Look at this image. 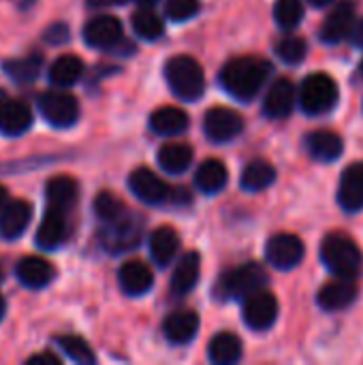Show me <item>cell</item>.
<instances>
[{"instance_id": "c3c4849f", "label": "cell", "mask_w": 363, "mask_h": 365, "mask_svg": "<svg viewBox=\"0 0 363 365\" xmlns=\"http://www.w3.org/2000/svg\"><path fill=\"white\" fill-rule=\"evenodd\" d=\"M359 68H362V73H363V60H362V64H359Z\"/></svg>"}, {"instance_id": "9a60e30c", "label": "cell", "mask_w": 363, "mask_h": 365, "mask_svg": "<svg viewBox=\"0 0 363 365\" xmlns=\"http://www.w3.org/2000/svg\"><path fill=\"white\" fill-rule=\"evenodd\" d=\"M66 235H68L66 212L47 205V212H45V216H43V220L39 225L36 237H34L36 244L43 250H53V248H60L64 244Z\"/></svg>"}, {"instance_id": "ab89813d", "label": "cell", "mask_w": 363, "mask_h": 365, "mask_svg": "<svg viewBox=\"0 0 363 365\" xmlns=\"http://www.w3.org/2000/svg\"><path fill=\"white\" fill-rule=\"evenodd\" d=\"M45 36H47L49 43H64L66 36H68V30H66V26H62V24H53V26L47 30Z\"/></svg>"}, {"instance_id": "7a4b0ae2", "label": "cell", "mask_w": 363, "mask_h": 365, "mask_svg": "<svg viewBox=\"0 0 363 365\" xmlns=\"http://www.w3.org/2000/svg\"><path fill=\"white\" fill-rule=\"evenodd\" d=\"M321 259L325 267L340 278H357L363 267L359 246L344 233H329L321 244Z\"/></svg>"}, {"instance_id": "30bf717a", "label": "cell", "mask_w": 363, "mask_h": 365, "mask_svg": "<svg viewBox=\"0 0 363 365\" xmlns=\"http://www.w3.org/2000/svg\"><path fill=\"white\" fill-rule=\"evenodd\" d=\"M128 188L133 190V195L148 203V205H160L169 199V186L148 167H139L131 173L128 178Z\"/></svg>"}, {"instance_id": "d590c367", "label": "cell", "mask_w": 363, "mask_h": 365, "mask_svg": "<svg viewBox=\"0 0 363 365\" xmlns=\"http://www.w3.org/2000/svg\"><path fill=\"white\" fill-rule=\"evenodd\" d=\"M306 51H308V45L302 36H285L276 45V56L285 64H300L306 58Z\"/></svg>"}, {"instance_id": "4fadbf2b", "label": "cell", "mask_w": 363, "mask_h": 365, "mask_svg": "<svg viewBox=\"0 0 363 365\" xmlns=\"http://www.w3.org/2000/svg\"><path fill=\"white\" fill-rule=\"evenodd\" d=\"M357 295H359V289H357L355 278H340L338 276V280L327 282L319 291L317 304L327 312H338V310L349 308L357 299Z\"/></svg>"}, {"instance_id": "681fc988", "label": "cell", "mask_w": 363, "mask_h": 365, "mask_svg": "<svg viewBox=\"0 0 363 365\" xmlns=\"http://www.w3.org/2000/svg\"><path fill=\"white\" fill-rule=\"evenodd\" d=\"M0 278H2V272H0Z\"/></svg>"}, {"instance_id": "d4e9b609", "label": "cell", "mask_w": 363, "mask_h": 365, "mask_svg": "<svg viewBox=\"0 0 363 365\" xmlns=\"http://www.w3.org/2000/svg\"><path fill=\"white\" fill-rule=\"evenodd\" d=\"M150 128L156 135L173 137L188 128V115L184 109H178V107H160L150 115Z\"/></svg>"}, {"instance_id": "2e32d148", "label": "cell", "mask_w": 363, "mask_h": 365, "mask_svg": "<svg viewBox=\"0 0 363 365\" xmlns=\"http://www.w3.org/2000/svg\"><path fill=\"white\" fill-rule=\"evenodd\" d=\"M338 203L349 214L363 210V163H353L344 169L338 186Z\"/></svg>"}, {"instance_id": "3957f363", "label": "cell", "mask_w": 363, "mask_h": 365, "mask_svg": "<svg viewBox=\"0 0 363 365\" xmlns=\"http://www.w3.org/2000/svg\"><path fill=\"white\" fill-rule=\"evenodd\" d=\"M165 79L182 101H199L205 92V75L201 64L190 56H175L165 64Z\"/></svg>"}, {"instance_id": "277c9868", "label": "cell", "mask_w": 363, "mask_h": 365, "mask_svg": "<svg viewBox=\"0 0 363 365\" xmlns=\"http://www.w3.org/2000/svg\"><path fill=\"white\" fill-rule=\"evenodd\" d=\"M338 103V83L327 73H312L302 81L300 105L308 115L327 113Z\"/></svg>"}, {"instance_id": "7bdbcfd3", "label": "cell", "mask_w": 363, "mask_h": 365, "mask_svg": "<svg viewBox=\"0 0 363 365\" xmlns=\"http://www.w3.org/2000/svg\"><path fill=\"white\" fill-rule=\"evenodd\" d=\"M92 9H101V6H113V4H124L126 0H86Z\"/></svg>"}, {"instance_id": "8fae6325", "label": "cell", "mask_w": 363, "mask_h": 365, "mask_svg": "<svg viewBox=\"0 0 363 365\" xmlns=\"http://www.w3.org/2000/svg\"><path fill=\"white\" fill-rule=\"evenodd\" d=\"M32 124V111L24 101L11 98L0 90V133L9 137L24 135Z\"/></svg>"}, {"instance_id": "8992f818", "label": "cell", "mask_w": 363, "mask_h": 365, "mask_svg": "<svg viewBox=\"0 0 363 365\" xmlns=\"http://www.w3.org/2000/svg\"><path fill=\"white\" fill-rule=\"evenodd\" d=\"M39 111L41 115L58 128L73 126L79 118V103L73 94L68 92H45L39 98Z\"/></svg>"}, {"instance_id": "e0dca14e", "label": "cell", "mask_w": 363, "mask_h": 365, "mask_svg": "<svg viewBox=\"0 0 363 365\" xmlns=\"http://www.w3.org/2000/svg\"><path fill=\"white\" fill-rule=\"evenodd\" d=\"M32 220V205L28 201H6L0 210V237L17 240Z\"/></svg>"}, {"instance_id": "60d3db41", "label": "cell", "mask_w": 363, "mask_h": 365, "mask_svg": "<svg viewBox=\"0 0 363 365\" xmlns=\"http://www.w3.org/2000/svg\"><path fill=\"white\" fill-rule=\"evenodd\" d=\"M28 364L30 365H60V359H58L53 353H39V355L30 357V359H28Z\"/></svg>"}, {"instance_id": "ee69618b", "label": "cell", "mask_w": 363, "mask_h": 365, "mask_svg": "<svg viewBox=\"0 0 363 365\" xmlns=\"http://www.w3.org/2000/svg\"><path fill=\"white\" fill-rule=\"evenodd\" d=\"M308 2H310L312 6H317V9H323V6H329L334 0H308Z\"/></svg>"}, {"instance_id": "6da1fadb", "label": "cell", "mask_w": 363, "mask_h": 365, "mask_svg": "<svg viewBox=\"0 0 363 365\" xmlns=\"http://www.w3.org/2000/svg\"><path fill=\"white\" fill-rule=\"evenodd\" d=\"M272 73V64L263 58L244 56L233 58L225 64L220 73L223 88L237 101H252L265 86Z\"/></svg>"}, {"instance_id": "d6986e66", "label": "cell", "mask_w": 363, "mask_h": 365, "mask_svg": "<svg viewBox=\"0 0 363 365\" xmlns=\"http://www.w3.org/2000/svg\"><path fill=\"white\" fill-rule=\"evenodd\" d=\"M118 280H120V287L126 295L131 297H139V295H145L152 284H154V274L152 269L141 263V261H126L120 272H118Z\"/></svg>"}, {"instance_id": "4dcf8cb0", "label": "cell", "mask_w": 363, "mask_h": 365, "mask_svg": "<svg viewBox=\"0 0 363 365\" xmlns=\"http://www.w3.org/2000/svg\"><path fill=\"white\" fill-rule=\"evenodd\" d=\"M81 75H83V62L73 53L60 56L49 68V79L58 88H68V86L77 83Z\"/></svg>"}, {"instance_id": "f35d334b", "label": "cell", "mask_w": 363, "mask_h": 365, "mask_svg": "<svg viewBox=\"0 0 363 365\" xmlns=\"http://www.w3.org/2000/svg\"><path fill=\"white\" fill-rule=\"evenodd\" d=\"M199 0H167L165 13L173 21H186L199 13Z\"/></svg>"}, {"instance_id": "cb8c5ba5", "label": "cell", "mask_w": 363, "mask_h": 365, "mask_svg": "<svg viewBox=\"0 0 363 365\" xmlns=\"http://www.w3.org/2000/svg\"><path fill=\"white\" fill-rule=\"evenodd\" d=\"M17 280L26 289H43L53 278V267L39 257H26L17 263Z\"/></svg>"}, {"instance_id": "7c38bea8", "label": "cell", "mask_w": 363, "mask_h": 365, "mask_svg": "<svg viewBox=\"0 0 363 365\" xmlns=\"http://www.w3.org/2000/svg\"><path fill=\"white\" fill-rule=\"evenodd\" d=\"M353 24H355V2L344 0L340 4H336L334 11L325 17L323 26L319 30V38L325 45H336L351 34Z\"/></svg>"}, {"instance_id": "e575fe53", "label": "cell", "mask_w": 363, "mask_h": 365, "mask_svg": "<svg viewBox=\"0 0 363 365\" xmlns=\"http://www.w3.org/2000/svg\"><path fill=\"white\" fill-rule=\"evenodd\" d=\"M274 19L282 30H293L304 19V4L302 0H276L274 4Z\"/></svg>"}, {"instance_id": "f546056e", "label": "cell", "mask_w": 363, "mask_h": 365, "mask_svg": "<svg viewBox=\"0 0 363 365\" xmlns=\"http://www.w3.org/2000/svg\"><path fill=\"white\" fill-rule=\"evenodd\" d=\"M276 182V169L267 160H252L242 171V188L248 192H261Z\"/></svg>"}, {"instance_id": "7402d4cb", "label": "cell", "mask_w": 363, "mask_h": 365, "mask_svg": "<svg viewBox=\"0 0 363 365\" xmlns=\"http://www.w3.org/2000/svg\"><path fill=\"white\" fill-rule=\"evenodd\" d=\"M199 331V317L190 310L173 312L163 323V334L171 344H188Z\"/></svg>"}, {"instance_id": "5b68a950", "label": "cell", "mask_w": 363, "mask_h": 365, "mask_svg": "<svg viewBox=\"0 0 363 365\" xmlns=\"http://www.w3.org/2000/svg\"><path fill=\"white\" fill-rule=\"evenodd\" d=\"M267 284V272L259 263H246L227 272L220 278V293L225 299H246Z\"/></svg>"}, {"instance_id": "4316f807", "label": "cell", "mask_w": 363, "mask_h": 365, "mask_svg": "<svg viewBox=\"0 0 363 365\" xmlns=\"http://www.w3.org/2000/svg\"><path fill=\"white\" fill-rule=\"evenodd\" d=\"M227 182H229V171H227V167H225L220 160H216V158L205 160V163L197 169V173H195V184H197V188H199L201 192H205V195H216V192H220V190L227 186Z\"/></svg>"}, {"instance_id": "d6a6232c", "label": "cell", "mask_w": 363, "mask_h": 365, "mask_svg": "<svg viewBox=\"0 0 363 365\" xmlns=\"http://www.w3.org/2000/svg\"><path fill=\"white\" fill-rule=\"evenodd\" d=\"M133 30L145 41H156L158 36H163L165 24L150 6H143L133 13Z\"/></svg>"}, {"instance_id": "74e56055", "label": "cell", "mask_w": 363, "mask_h": 365, "mask_svg": "<svg viewBox=\"0 0 363 365\" xmlns=\"http://www.w3.org/2000/svg\"><path fill=\"white\" fill-rule=\"evenodd\" d=\"M58 344L73 361H77V364H94V353L88 346L86 340H81L77 336H62V338H58Z\"/></svg>"}, {"instance_id": "ba28073f", "label": "cell", "mask_w": 363, "mask_h": 365, "mask_svg": "<svg viewBox=\"0 0 363 365\" xmlns=\"http://www.w3.org/2000/svg\"><path fill=\"white\" fill-rule=\"evenodd\" d=\"M203 130L214 143H227L244 130V120L237 111L229 107H214L205 113Z\"/></svg>"}, {"instance_id": "1f68e13d", "label": "cell", "mask_w": 363, "mask_h": 365, "mask_svg": "<svg viewBox=\"0 0 363 365\" xmlns=\"http://www.w3.org/2000/svg\"><path fill=\"white\" fill-rule=\"evenodd\" d=\"M193 163V150L184 143H165L158 150V165L167 173H184Z\"/></svg>"}, {"instance_id": "603a6c76", "label": "cell", "mask_w": 363, "mask_h": 365, "mask_svg": "<svg viewBox=\"0 0 363 365\" xmlns=\"http://www.w3.org/2000/svg\"><path fill=\"white\" fill-rule=\"evenodd\" d=\"M199 274H201V257L199 252H186L175 269H173V276H171V291L175 295H186L190 293L195 287H197V280H199Z\"/></svg>"}, {"instance_id": "52a82bcc", "label": "cell", "mask_w": 363, "mask_h": 365, "mask_svg": "<svg viewBox=\"0 0 363 365\" xmlns=\"http://www.w3.org/2000/svg\"><path fill=\"white\" fill-rule=\"evenodd\" d=\"M306 255L304 242L293 233H278L265 244V259L272 267L280 272H289L302 263Z\"/></svg>"}, {"instance_id": "f6af8a7d", "label": "cell", "mask_w": 363, "mask_h": 365, "mask_svg": "<svg viewBox=\"0 0 363 365\" xmlns=\"http://www.w3.org/2000/svg\"><path fill=\"white\" fill-rule=\"evenodd\" d=\"M6 201H9V192H6V188L0 184V210L4 207V203H6Z\"/></svg>"}, {"instance_id": "484cf974", "label": "cell", "mask_w": 363, "mask_h": 365, "mask_svg": "<svg viewBox=\"0 0 363 365\" xmlns=\"http://www.w3.org/2000/svg\"><path fill=\"white\" fill-rule=\"evenodd\" d=\"M180 250V235L171 227H160L150 237V255L156 265L167 267Z\"/></svg>"}, {"instance_id": "8d00e7d4", "label": "cell", "mask_w": 363, "mask_h": 365, "mask_svg": "<svg viewBox=\"0 0 363 365\" xmlns=\"http://www.w3.org/2000/svg\"><path fill=\"white\" fill-rule=\"evenodd\" d=\"M94 212L96 216L107 225V222H113L118 218H122L126 212H124V203L113 197L111 192H101L96 199H94Z\"/></svg>"}, {"instance_id": "836d02e7", "label": "cell", "mask_w": 363, "mask_h": 365, "mask_svg": "<svg viewBox=\"0 0 363 365\" xmlns=\"http://www.w3.org/2000/svg\"><path fill=\"white\" fill-rule=\"evenodd\" d=\"M4 71L13 81L19 83H30L39 77L41 71V56H26V58H15L4 62Z\"/></svg>"}, {"instance_id": "b9f144b4", "label": "cell", "mask_w": 363, "mask_h": 365, "mask_svg": "<svg viewBox=\"0 0 363 365\" xmlns=\"http://www.w3.org/2000/svg\"><path fill=\"white\" fill-rule=\"evenodd\" d=\"M351 41H353V45H357V47H363V19H355V24H353V28H351Z\"/></svg>"}, {"instance_id": "ac0fdd59", "label": "cell", "mask_w": 363, "mask_h": 365, "mask_svg": "<svg viewBox=\"0 0 363 365\" xmlns=\"http://www.w3.org/2000/svg\"><path fill=\"white\" fill-rule=\"evenodd\" d=\"M295 105V88L289 79H276L265 94L263 113L272 120H282L293 111Z\"/></svg>"}, {"instance_id": "83f0119b", "label": "cell", "mask_w": 363, "mask_h": 365, "mask_svg": "<svg viewBox=\"0 0 363 365\" xmlns=\"http://www.w3.org/2000/svg\"><path fill=\"white\" fill-rule=\"evenodd\" d=\"M77 182L68 175H58L53 180L47 182L45 186V199H47V205L49 207H58V210H68L75 205L77 201Z\"/></svg>"}, {"instance_id": "7dc6e473", "label": "cell", "mask_w": 363, "mask_h": 365, "mask_svg": "<svg viewBox=\"0 0 363 365\" xmlns=\"http://www.w3.org/2000/svg\"><path fill=\"white\" fill-rule=\"evenodd\" d=\"M139 4H143V6H150V4H154L156 0H137Z\"/></svg>"}, {"instance_id": "5bb4252c", "label": "cell", "mask_w": 363, "mask_h": 365, "mask_svg": "<svg viewBox=\"0 0 363 365\" xmlns=\"http://www.w3.org/2000/svg\"><path fill=\"white\" fill-rule=\"evenodd\" d=\"M83 38L90 47H96V49L116 47L122 38V24L113 15L92 17L83 28Z\"/></svg>"}, {"instance_id": "9c48e42d", "label": "cell", "mask_w": 363, "mask_h": 365, "mask_svg": "<svg viewBox=\"0 0 363 365\" xmlns=\"http://www.w3.org/2000/svg\"><path fill=\"white\" fill-rule=\"evenodd\" d=\"M278 319V299L267 291H257L244 302V323L255 331H267Z\"/></svg>"}, {"instance_id": "bcb514c9", "label": "cell", "mask_w": 363, "mask_h": 365, "mask_svg": "<svg viewBox=\"0 0 363 365\" xmlns=\"http://www.w3.org/2000/svg\"><path fill=\"white\" fill-rule=\"evenodd\" d=\"M4 299H2V295H0V321H2V317H4Z\"/></svg>"}, {"instance_id": "44dd1931", "label": "cell", "mask_w": 363, "mask_h": 365, "mask_svg": "<svg viewBox=\"0 0 363 365\" xmlns=\"http://www.w3.org/2000/svg\"><path fill=\"white\" fill-rule=\"evenodd\" d=\"M109 229L105 231V246L111 252H122V250H131L137 246L139 237H141V229L137 227V222L133 218H128L126 214L113 222H107Z\"/></svg>"}, {"instance_id": "f1b7e54d", "label": "cell", "mask_w": 363, "mask_h": 365, "mask_svg": "<svg viewBox=\"0 0 363 365\" xmlns=\"http://www.w3.org/2000/svg\"><path fill=\"white\" fill-rule=\"evenodd\" d=\"M242 340L235 336V334H229V331H223V334H216L210 342V359L212 364L216 365H231L237 364L242 359Z\"/></svg>"}, {"instance_id": "ffe728a7", "label": "cell", "mask_w": 363, "mask_h": 365, "mask_svg": "<svg viewBox=\"0 0 363 365\" xmlns=\"http://www.w3.org/2000/svg\"><path fill=\"white\" fill-rule=\"evenodd\" d=\"M304 143H306V152L310 154V158L319 163H332L340 158L344 152L342 137L332 130H315L306 137Z\"/></svg>"}]
</instances>
